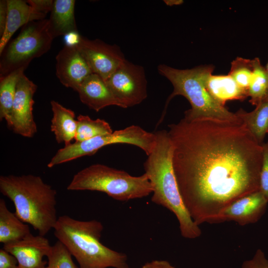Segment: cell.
Instances as JSON below:
<instances>
[{"label": "cell", "mask_w": 268, "mask_h": 268, "mask_svg": "<svg viewBox=\"0 0 268 268\" xmlns=\"http://www.w3.org/2000/svg\"><path fill=\"white\" fill-rule=\"evenodd\" d=\"M168 127L179 190L197 225L260 190L263 144L242 121L184 117Z\"/></svg>", "instance_id": "6da1fadb"}, {"label": "cell", "mask_w": 268, "mask_h": 268, "mask_svg": "<svg viewBox=\"0 0 268 268\" xmlns=\"http://www.w3.org/2000/svg\"><path fill=\"white\" fill-rule=\"evenodd\" d=\"M154 146L143 163L145 174L152 188L151 201L173 213L179 223L182 236L195 239L201 234L192 219L180 195L174 173L173 146L168 131L154 132Z\"/></svg>", "instance_id": "7a4b0ae2"}, {"label": "cell", "mask_w": 268, "mask_h": 268, "mask_svg": "<svg viewBox=\"0 0 268 268\" xmlns=\"http://www.w3.org/2000/svg\"><path fill=\"white\" fill-rule=\"evenodd\" d=\"M0 191L13 203L15 214L44 236L58 217L56 191L38 176L31 174L0 177Z\"/></svg>", "instance_id": "3957f363"}, {"label": "cell", "mask_w": 268, "mask_h": 268, "mask_svg": "<svg viewBox=\"0 0 268 268\" xmlns=\"http://www.w3.org/2000/svg\"><path fill=\"white\" fill-rule=\"evenodd\" d=\"M53 229L55 237L75 258L79 268H130L125 254L101 242V222L81 221L64 215L58 217Z\"/></svg>", "instance_id": "277c9868"}, {"label": "cell", "mask_w": 268, "mask_h": 268, "mask_svg": "<svg viewBox=\"0 0 268 268\" xmlns=\"http://www.w3.org/2000/svg\"><path fill=\"white\" fill-rule=\"evenodd\" d=\"M213 65H201L191 69H180L161 64L158 66L159 73L172 83L173 91L168 98L162 117V122L168 104L175 96L181 95L189 102L191 108L185 112L184 117L194 119L211 118L241 121L235 113L229 111L225 106L216 102L205 86L206 78L212 73Z\"/></svg>", "instance_id": "5b68a950"}, {"label": "cell", "mask_w": 268, "mask_h": 268, "mask_svg": "<svg viewBox=\"0 0 268 268\" xmlns=\"http://www.w3.org/2000/svg\"><path fill=\"white\" fill-rule=\"evenodd\" d=\"M69 191H93L122 201L148 196L152 188L147 175L133 176L101 164L90 165L76 173L67 187Z\"/></svg>", "instance_id": "8992f818"}, {"label": "cell", "mask_w": 268, "mask_h": 268, "mask_svg": "<svg viewBox=\"0 0 268 268\" xmlns=\"http://www.w3.org/2000/svg\"><path fill=\"white\" fill-rule=\"evenodd\" d=\"M54 38L49 31L48 19L30 22L0 54V75L18 68H27L35 58L46 53Z\"/></svg>", "instance_id": "52a82bcc"}, {"label": "cell", "mask_w": 268, "mask_h": 268, "mask_svg": "<svg viewBox=\"0 0 268 268\" xmlns=\"http://www.w3.org/2000/svg\"><path fill=\"white\" fill-rule=\"evenodd\" d=\"M155 139L154 133L148 132L138 126L132 125L110 134L71 142L59 149L47 166L52 168L84 156H90L104 146L117 143L135 145L148 156L154 146Z\"/></svg>", "instance_id": "ba28073f"}, {"label": "cell", "mask_w": 268, "mask_h": 268, "mask_svg": "<svg viewBox=\"0 0 268 268\" xmlns=\"http://www.w3.org/2000/svg\"><path fill=\"white\" fill-rule=\"evenodd\" d=\"M105 82L121 108L138 105L147 97V80L143 67L127 60Z\"/></svg>", "instance_id": "9c48e42d"}, {"label": "cell", "mask_w": 268, "mask_h": 268, "mask_svg": "<svg viewBox=\"0 0 268 268\" xmlns=\"http://www.w3.org/2000/svg\"><path fill=\"white\" fill-rule=\"evenodd\" d=\"M93 73L105 81L126 59L119 47L99 39L89 40L79 35L75 44Z\"/></svg>", "instance_id": "30bf717a"}, {"label": "cell", "mask_w": 268, "mask_h": 268, "mask_svg": "<svg viewBox=\"0 0 268 268\" xmlns=\"http://www.w3.org/2000/svg\"><path fill=\"white\" fill-rule=\"evenodd\" d=\"M37 86L23 74L17 84L11 113V128L22 136L32 137L37 129L33 115V96Z\"/></svg>", "instance_id": "8fae6325"}, {"label": "cell", "mask_w": 268, "mask_h": 268, "mask_svg": "<svg viewBox=\"0 0 268 268\" xmlns=\"http://www.w3.org/2000/svg\"><path fill=\"white\" fill-rule=\"evenodd\" d=\"M56 75L65 86L76 91L93 73L75 44H66L56 57Z\"/></svg>", "instance_id": "7c38bea8"}, {"label": "cell", "mask_w": 268, "mask_h": 268, "mask_svg": "<svg viewBox=\"0 0 268 268\" xmlns=\"http://www.w3.org/2000/svg\"><path fill=\"white\" fill-rule=\"evenodd\" d=\"M268 201L259 190L234 201L222 210L213 223L234 221L240 225L257 222L265 213Z\"/></svg>", "instance_id": "4fadbf2b"}, {"label": "cell", "mask_w": 268, "mask_h": 268, "mask_svg": "<svg viewBox=\"0 0 268 268\" xmlns=\"http://www.w3.org/2000/svg\"><path fill=\"white\" fill-rule=\"evenodd\" d=\"M51 248L44 236L31 233L20 240L4 244L3 249L16 259L19 268H46L48 263L43 258L48 256Z\"/></svg>", "instance_id": "5bb4252c"}, {"label": "cell", "mask_w": 268, "mask_h": 268, "mask_svg": "<svg viewBox=\"0 0 268 268\" xmlns=\"http://www.w3.org/2000/svg\"><path fill=\"white\" fill-rule=\"evenodd\" d=\"M76 91L81 102L96 112L110 106L121 107L105 81L95 73L88 76Z\"/></svg>", "instance_id": "9a60e30c"}, {"label": "cell", "mask_w": 268, "mask_h": 268, "mask_svg": "<svg viewBox=\"0 0 268 268\" xmlns=\"http://www.w3.org/2000/svg\"><path fill=\"white\" fill-rule=\"evenodd\" d=\"M7 18L2 35L0 39V54L7 46L13 34L28 23L40 20L27 1L7 0Z\"/></svg>", "instance_id": "2e32d148"}, {"label": "cell", "mask_w": 268, "mask_h": 268, "mask_svg": "<svg viewBox=\"0 0 268 268\" xmlns=\"http://www.w3.org/2000/svg\"><path fill=\"white\" fill-rule=\"evenodd\" d=\"M74 0H55L49 19V31L54 39L77 33L74 17Z\"/></svg>", "instance_id": "e0dca14e"}, {"label": "cell", "mask_w": 268, "mask_h": 268, "mask_svg": "<svg viewBox=\"0 0 268 268\" xmlns=\"http://www.w3.org/2000/svg\"><path fill=\"white\" fill-rule=\"evenodd\" d=\"M205 87L219 104L225 107L229 100L243 101L248 97L247 92L241 88L229 74H209L205 80Z\"/></svg>", "instance_id": "ac0fdd59"}, {"label": "cell", "mask_w": 268, "mask_h": 268, "mask_svg": "<svg viewBox=\"0 0 268 268\" xmlns=\"http://www.w3.org/2000/svg\"><path fill=\"white\" fill-rule=\"evenodd\" d=\"M51 105L53 112L51 131L58 143L67 145L74 139L76 134L77 121L75 113L54 100L51 101Z\"/></svg>", "instance_id": "d6986e66"}, {"label": "cell", "mask_w": 268, "mask_h": 268, "mask_svg": "<svg viewBox=\"0 0 268 268\" xmlns=\"http://www.w3.org/2000/svg\"><path fill=\"white\" fill-rule=\"evenodd\" d=\"M31 233L28 225L9 210L3 199H0V242L3 245L20 240Z\"/></svg>", "instance_id": "ffe728a7"}, {"label": "cell", "mask_w": 268, "mask_h": 268, "mask_svg": "<svg viewBox=\"0 0 268 268\" xmlns=\"http://www.w3.org/2000/svg\"><path fill=\"white\" fill-rule=\"evenodd\" d=\"M235 114L258 142L263 144L268 131V98L261 102L250 112L240 109Z\"/></svg>", "instance_id": "44dd1931"}, {"label": "cell", "mask_w": 268, "mask_h": 268, "mask_svg": "<svg viewBox=\"0 0 268 268\" xmlns=\"http://www.w3.org/2000/svg\"><path fill=\"white\" fill-rule=\"evenodd\" d=\"M26 68L14 70L0 78V119L4 120L11 128V113L18 82Z\"/></svg>", "instance_id": "7402d4cb"}, {"label": "cell", "mask_w": 268, "mask_h": 268, "mask_svg": "<svg viewBox=\"0 0 268 268\" xmlns=\"http://www.w3.org/2000/svg\"><path fill=\"white\" fill-rule=\"evenodd\" d=\"M253 60V70L249 89L248 97L253 105L257 106L268 98V75L265 66L258 58Z\"/></svg>", "instance_id": "603a6c76"}, {"label": "cell", "mask_w": 268, "mask_h": 268, "mask_svg": "<svg viewBox=\"0 0 268 268\" xmlns=\"http://www.w3.org/2000/svg\"><path fill=\"white\" fill-rule=\"evenodd\" d=\"M76 121L75 141H83L113 132L109 124L103 119L93 120L88 116L79 115Z\"/></svg>", "instance_id": "cb8c5ba5"}, {"label": "cell", "mask_w": 268, "mask_h": 268, "mask_svg": "<svg viewBox=\"0 0 268 268\" xmlns=\"http://www.w3.org/2000/svg\"><path fill=\"white\" fill-rule=\"evenodd\" d=\"M253 70L252 60L238 57L231 62L228 73L238 85L247 92L248 94Z\"/></svg>", "instance_id": "d4e9b609"}, {"label": "cell", "mask_w": 268, "mask_h": 268, "mask_svg": "<svg viewBox=\"0 0 268 268\" xmlns=\"http://www.w3.org/2000/svg\"><path fill=\"white\" fill-rule=\"evenodd\" d=\"M66 247L58 240L52 246L47 257L48 261L46 268H79L75 265Z\"/></svg>", "instance_id": "484cf974"}, {"label": "cell", "mask_w": 268, "mask_h": 268, "mask_svg": "<svg viewBox=\"0 0 268 268\" xmlns=\"http://www.w3.org/2000/svg\"><path fill=\"white\" fill-rule=\"evenodd\" d=\"M263 146V159L260 176V191L268 201V141Z\"/></svg>", "instance_id": "4316f807"}, {"label": "cell", "mask_w": 268, "mask_h": 268, "mask_svg": "<svg viewBox=\"0 0 268 268\" xmlns=\"http://www.w3.org/2000/svg\"><path fill=\"white\" fill-rule=\"evenodd\" d=\"M27 3L32 7L39 20L45 19L47 14L51 12L53 7V0H28Z\"/></svg>", "instance_id": "83f0119b"}, {"label": "cell", "mask_w": 268, "mask_h": 268, "mask_svg": "<svg viewBox=\"0 0 268 268\" xmlns=\"http://www.w3.org/2000/svg\"><path fill=\"white\" fill-rule=\"evenodd\" d=\"M242 268H268V260L264 252L258 249L251 259L243 262Z\"/></svg>", "instance_id": "f1b7e54d"}, {"label": "cell", "mask_w": 268, "mask_h": 268, "mask_svg": "<svg viewBox=\"0 0 268 268\" xmlns=\"http://www.w3.org/2000/svg\"><path fill=\"white\" fill-rule=\"evenodd\" d=\"M0 268H19L16 259L4 249H0Z\"/></svg>", "instance_id": "f546056e"}, {"label": "cell", "mask_w": 268, "mask_h": 268, "mask_svg": "<svg viewBox=\"0 0 268 268\" xmlns=\"http://www.w3.org/2000/svg\"><path fill=\"white\" fill-rule=\"evenodd\" d=\"M7 18V0H0V36L1 37L5 28Z\"/></svg>", "instance_id": "4dcf8cb0"}, {"label": "cell", "mask_w": 268, "mask_h": 268, "mask_svg": "<svg viewBox=\"0 0 268 268\" xmlns=\"http://www.w3.org/2000/svg\"><path fill=\"white\" fill-rule=\"evenodd\" d=\"M141 268H175L165 260H154L145 263Z\"/></svg>", "instance_id": "1f68e13d"}, {"label": "cell", "mask_w": 268, "mask_h": 268, "mask_svg": "<svg viewBox=\"0 0 268 268\" xmlns=\"http://www.w3.org/2000/svg\"><path fill=\"white\" fill-rule=\"evenodd\" d=\"M163 1L166 5L170 6L180 5L184 2L183 0H164Z\"/></svg>", "instance_id": "d6a6232c"}, {"label": "cell", "mask_w": 268, "mask_h": 268, "mask_svg": "<svg viewBox=\"0 0 268 268\" xmlns=\"http://www.w3.org/2000/svg\"><path fill=\"white\" fill-rule=\"evenodd\" d=\"M265 67H266V70H267V74H268V63L267 64V65L266 66H265Z\"/></svg>", "instance_id": "836d02e7"}, {"label": "cell", "mask_w": 268, "mask_h": 268, "mask_svg": "<svg viewBox=\"0 0 268 268\" xmlns=\"http://www.w3.org/2000/svg\"><path fill=\"white\" fill-rule=\"evenodd\" d=\"M267 134H268V133H267Z\"/></svg>", "instance_id": "e575fe53"}]
</instances>
